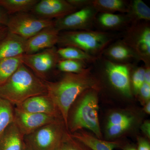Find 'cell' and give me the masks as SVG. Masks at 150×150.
Listing matches in <instances>:
<instances>
[{
	"instance_id": "cell-39",
	"label": "cell",
	"mask_w": 150,
	"mask_h": 150,
	"mask_svg": "<svg viewBox=\"0 0 150 150\" xmlns=\"http://www.w3.org/2000/svg\"><path fill=\"white\" fill-rule=\"evenodd\" d=\"M23 150H32L31 149H30V148L25 143V146L24 149H23Z\"/></svg>"
},
{
	"instance_id": "cell-36",
	"label": "cell",
	"mask_w": 150,
	"mask_h": 150,
	"mask_svg": "<svg viewBox=\"0 0 150 150\" xmlns=\"http://www.w3.org/2000/svg\"><path fill=\"white\" fill-rule=\"evenodd\" d=\"M8 30L6 26H0V41L6 35Z\"/></svg>"
},
{
	"instance_id": "cell-2",
	"label": "cell",
	"mask_w": 150,
	"mask_h": 150,
	"mask_svg": "<svg viewBox=\"0 0 150 150\" xmlns=\"http://www.w3.org/2000/svg\"><path fill=\"white\" fill-rule=\"evenodd\" d=\"M47 93L44 81L23 64L8 80L0 86V97L15 106L31 97Z\"/></svg>"
},
{
	"instance_id": "cell-22",
	"label": "cell",
	"mask_w": 150,
	"mask_h": 150,
	"mask_svg": "<svg viewBox=\"0 0 150 150\" xmlns=\"http://www.w3.org/2000/svg\"><path fill=\"white\" fill-rule=\"evenodd\" d=\"M57 53L60 59H69L84 62L86 64L94 63L99 58L91 56L81 49L71 46L59 47Z\"/></svg>"
},
{
	"instance_id": "cell-10",
	"label": "cell",
	"mask_w": 150,
	"mask_h": 150,
	"mask_svg": "<svg viewBox=\"0 0 150 150\" xmlns=\"http://www.w3.org/2000/svg\"><path fill=\"white\" fill-rule=\"evenodd\" d=\"M131 64H118L105 59L104 71L112 87L127 97L132 96L131 81Z\"/></svg>"
},
{
	"instance_id": "cell-26",
	"label": "cell",
	"mask_w": 150,
	"mask_h": 150,
	"mask_svg": "<svg viewBox=\"0 0 150 150\" xmlns=\"http://www.w3.org/2000/svg\"><path fill=\"white\" fill-rule=\"evenodd\" d=\"M87 65L84 62L76 60L59 59L56 68L65 73L80 74L88 71L89 68H87Z\"/></svg>"
},
{
	"instance_id": "cell-31",
	"label": "cell",
	"mask_w": 150,
	"mask_h": 150,
	"mask_svg": "<svg viewBox=\"0 0 150 150\" xmlns=\"http://www.w3.org/2000/svg\"><path fill=\"white\" fill-rule=\"evenodd\" d=\"M139 94L142 100L145 102L149 101L150 99V84L144 83L140 88Z\"/></svg>"
},
{
	"instance_id": "cell-25",
	"label": "cell",
	"mask_w": 150,
	"mask_h": 150,
	"mask_svg": "<svg viewBox=\"0 0 150 150\" xmlns=\"http://www.w3.org/2000/svg\"><path fill=\"white\" fill-rule=\"evenodd\" d=\"M14 107L10 103L0 97V134L14 121Z\"/></svg>"
},
{
	"instance_id": "cell-11",
	"label": "cell",
	"mask_w": 150,
	"mask_h": 150,
	"mask_svg": "<svg viewBox=\"0 0 150 150\" xmlns=\"http://www.w3.org/2000/svg\"><path fill=\"white\" fill-rule=\"evenodd\" d=\"M78 10L67 0L38 1L29 12L38 17L55 20Z\"/></svg>"
},
{
	"instance_id": "cell-23",
	"label": "cell",
	"mask_w": 150,
	"mask_h": 150,
	"mask_svg": "<svg viewBox=\"0 0 150 150\" xmlns=\"http://www.w3.org/2000/svg\"><path fill=\"white\" fill-rule=\"evenodd\" d=\"M38 0H0V7L8 16L21 13L29 12Z\"/></svg>"
},
{
	"instance_id": "cell-18",
	"label": "cell",
	"mask_w": 150,
	"mask_h": 150,
	"mask_svg": "<svg viewBox=\"0 0 150 150\" xmlns=\"http://www.w3.org/2000/svg\"><path fill=\"white\" fill-rule=\"evenodd\" d=\"M130 24L126 14L98 13L95 21V26L104 30H117Z\"/></svg>"
},
{
	"instance_id": "cell-12",
	"label": "cell",
	"mask_w": 150,
	"mask_h": 150,
	"mask_svg": "<svg viewBox=\"0 0 150 150\" xmlns=\"http://www.w3.org/2000/svg\"><path fill=\"white\" fill-rule=\"evenodd\" d=\"M58 120L59 118L51 115L25 112L14 107L13 122L24 137Z\"/></svg>"
},
{
	"instance_id": "cell-6",
	"label": "cell",
	"mask_w": 150,
	"mask_h": 150,
	"mask_svg": "<svg viewBox=\"0 0 150 150\" xmlns=\"http://www.w3.org/2000/svg\"><path fill=\"white\" fill-rule=\"evenodd\" d=\"M54 25V20L44 19L30 12L10 16L6 27L8 32L27 40L42 30Z\"/></svg>"
},
{
	"instance_id": "cell-13",
	"label": "cell",
	"mask_w": 150,
	"mask_h": 150,
	"mask_svg": "<svg viewBox=\"0 0 150 150\" xmlns=\"http://www.w3.org/2000/svg\"><path fill=\"white\" fill-rule=\"evenodd\" d=\"M59 33L54 25L42 30L26 40L24 54H35L55 47L58 43Z\"/></svg>"
},
{
	"instance_id": "cell-15",
	"label": "cell",
	"mask_w": 150,
	"mask_h": 150,
	"mask_svg": "<svg viewBox=\"0 0 150 150\" xmlns=\"http://www.w3.org/2000/svg\"><path fill=\"white\" fill-rule=\"evenodd\" d=\"M102 54L106 59L118 64H131L132 61H139L134 51L122 40L110 44Z\"/></svg>"
},
{
	"instance_id": "cell-17",
	"label": "cell",
	"mask_w": 150,
	"mask_h": 150,
	"mask_svg": "<svg viewBox=\"0 0 150 150\" xmlns=\"http://www.w3.org/2000/svg\"><path fill=\"white\" fill-rule=\"evenodd\" d=\"M24 136L13 122L0 134V150H23Z\"/></svg>"
},
{
	"instance_id": "cell-40",
	"label": "cell",
	"mask_w": 150,
	"mask_h": 150,
	"mask_svg": "<svg viewBox=\"0 0 150 150\" xmlns=\"http://www.w3.org/2000/svg\"><path fill=\"white\" fill-rule=\"evenodd\" d=\"M54 150H59V147L58 148H57V149H56Z\"/></svg>"
},
{
	"instance_id": "cell-3",
	"label": "cell",
	"mask_w": 150,
	"mask_h": 150,
	"mask_svg": "<svg viewBox=\"0 0 150 150\" xmlns=\"http://www.w3.org/2000/svg\"><path fill=\"white\" fill-rule=\"evenodd\" d=\"M113 38L112 34L101 30L64 31L59 33L57 44L60 47H75L99 58Z\"/></svg>"
},
{
	"instance_id": "cell-37",
	"label": "cell",
	"mask_w": 150,
	"mask_h": 150,
	"mask_svg": "<svg viewBox=\"0 0 150 150\" xmlns=\"http://www.w3.org/2000/svg\"><path fill=\"white\" fill-rule=\"evenodd\" d=\"M144 110L145 112L147 114H150V101H148L146 103L145 105L144 108Z\"/></svg>"
},
{
	"instance_id": "cell-4",
	"label": "cell",
	"mask_w": 150,
	"mask_h": 150,
	"mask_svg": "<svg viewBox=\"0 0 150 150\" xmlns=\"http://www.w3.org/2000/svg\"><path fill=\"white\" fill-rule=\"evenodd\" d=\"M98 89L93 88L85 92L83 97L73 114L70 129L72 132L85 128L90 130L97 138L102 137L98 118Z\"/></svg>"
},
{
	"instance_id": "cell-21",
	"label": "cell",
	"mask_w": 150,
	"mask_h": 150,
	"mask_svg": "<svg viewBox=\"0 0 150 150\" xmlns=\"http://www.w3.org/2000/svg\"><path fill=\"white\" fill-rule=\"evenodd\" d=\"M130 24L150 21V8L142 0H133L129 2V11L126 13Z\"/></svg>"
},
{
	"instance_id": "cell-29",
	"label": "cell",
	"mask_w": 150,
	"mask_h": 150,
	"mask_svg": "<svg viewBox=\"0 0 150 150\" xmlns=\"http://www.w3.org/2000/svg\"><path fill=\"white\" fill-rule=\"evenodd\" d=\"M133 122H129L117 125H107L106 134L108 138L119 136L130 128Z\"/></svg>"
},
{
	"instance_id": "cell-20",
	"label": "cell",
	"mask_w": 150,
	"mask_h": 150,
	"mask_svg": "<svg viewBox=\"0 0 150 150\" xmlns=\"http://www.w3.org/2000/svg\"><path fill=\"white\" fill-rule=\"evenodd\" d=\"M91 4L98 13L126 14L129 2L124 0H92Z\"/></svg>"
},
{
	"instance_id": "cell-9",
	"label": "cell",
	"mask_w": 150,
	"mask_h": 150,
	"mask_svg": "<svg viewBox=\"0 0 150 150\" xmlns=\"http://www.w3.org/2000/svg\"><path fill=\"white\" fill-rule=\"evenodd\" d=\"M59 59L55 46L35 54H23L22 62L38 77L44 81L47 80L48 74L56 68Z\"/></svg>"
},
{
	"instance_id": "cell-28",
	"label": "cell",
	"mask_w": 150,
	"mask_h": 150,
	"mask_svg": "<svg viewBox=\"0 0 150 150\" xmlns=\"http://www.w3.org/2000/svg\"><path fill=\"white\" fill-rule=\"evenodd\" d=\"M145 67H137L133 71L131 81V88L134 93L138 94L141 88L144 83Z\"/></svg>"
},
{
	"instance_id": "cell-30",
	"label": "cell",
	"mask_w": 150,
	"mask_h": 150,
	"mask_svg": "<svg viewBox=\"0 0 150 150\" xmlns=\"http://www.w3.org/2000/svg\"><path fill=\"white\" fill-rule=\"evenodd\" d=\"M134 118L132 116L120 113L114 112L109 116L107 125H117L129 122H133Z\"/></svg>"
},
{
	"instance_id": "cell-34",
	"label": "cell",
	"mask_w": 150,
	"mask_h": 150,
	"mask_svg": "<svg viewBox=\"0 0 150 150\" xmlns=\"http://www.w3.org/2000/svg\"><path fill=\"white\" fill-rule=\"evenodd\" d=\"M137 150H150L149 143L144 139H139Z\"/></svg>"
},
{
	"instance_id": "cell-16",
	"label": "cell",
	"mask_w": 150,
	"mask_h": 150,
	"mask_svg": "<svg viewBox=\"0 0 150 150\" xmlns=\"http://www.w3.org/2000/svg\"><path fill=\"white\" fill-rule=\"evenodd\" d=\"M26 40L8 32L0 41V60L23 55L25 53Z\"/></svg>"
},
{
	"instance_id": "cell-8",
	"label": "cell",
	"mask_w": 150,
	"mask_h": 150,
	"mask_svg": "<svg viewBox=\"0 0 150 150\" xmlns=\"http://www.w3.org/2000/svg\"><path fill=\"white\" fill-rule=\"evenodd\" d=\"M98 13L91 4L62 18L55 20L54 26L60 32L93 30Z\"/></svg>"
},
{
	"instance_id": "cell-7",
	"label": "cell",
	"mask_w": 150,
	"mask_h": 150,
	"mask_svg": "<svg viewBox=\"0 0 150 150\" xmlns=\"http://www.w3.org/2000/svg\"><path fill=\"white\" fill-rule=\"evenodd\" d=\"M123 42L132 49L139 61L150 65V27L149 22L130 25L126 30Z\"/></svg>"
},
{
	"instance_id": "cell-1",
	"label": "cell",
	"mask_w": 150,
	"mask_h": 150,
	"mask_svg": "<svg viewBox=\"0 0 150 150\" xmlns=\"http://www.w3.org/2000/svg\"><path fill=\"white\" fill-rule=\"evenodd\" d=\"M91 70L89 68L82 74L65 73L61 79L56 82L44 81L47 94L54 103L67 129L69 112L75 100L88 90L99 88L98 81L91 75Z\"/></svg>"
},
{
	"instance_id": "cell-14",
	"label": "cell",
	"mask_w": 150,
	"mask_h": 150,
	"mask_svg": "<svg viewBox=\"0 0 150 150\" xmlns=\"http://www.w3.org/2000/svg\"><path fill=\"white\" fill-rule=\"evenodd\" d=\"M15 107L25 112L46 114L56 118H59L60 115L47 93L31 97Z\"/></svg>"
},
{
	"instance_id": "cell-27",
	"label": "cell",
	"mask_w": 150,
	"mask_h": 150,
	"mask_svg": "<svg viewBox=\"0 0 150 150\" xmlns=\"http://www.w3.org/2000/svg\"><path fill=\"white\" fill-rule=\"evenodd\" d=\"M60 150H91L83 144L65 133L59 146Z\"/></svg>"
},
{
	"instance_id": "cell-33",
	"label": "cell",
	"mask_w": 150,
	"mask_h": 150,
	"mask_svg": "<svg viewBox=\"0 0 150 150\" xmlns=\"http://www.w3.org/2000/svg\"><path fill=\"white\" fill-rule=\"evenodd\" d=\"M9 16L6 11L0 7V26H6Z\"/></svg>"
},
{
	"instance_id": "cell-32",
	"label": "cell",
	"mask_w": 150,
	"mask_h": 150,
	"mask_svg": "<svg viewBox=\"0 0 150 150\" xmlns=\"http://www.w3.org/2000/svg\"><path fill=\"white\" fill-rule=\"evenodd\" d=\"M73 6L78 10L91 4V0H67Z\"/></svg>"
},
{
	"instance_id": "cell-38",
	"label": "cell",
	"mask_w": 150,
	"mask_h": 150,
	"mask_svg": "<svg viewBox=\"0 0 150 150\" xmlns=\"http://www.w3.org/2000/svg\"><path fill=\"white\" fill-rule=\"evenodd\" d=\"M123 150H137V149L133 146H127L123 149Z\"/></svg>"
},
{
	"instance_id": "cell-35",
	"label": "cell",
	"mask_w": 150,
	"mask_h": 150,
	"mask_svg": "<svg viewBox=\"0 0 150 150\" xmlns=\"http://www.w3.org/2000/svg\"><path fill=\"white\" fill-rule=\"evenodd\" d=\"M143 133L148 137H150V123L149 121H147L142 124L141 127Z\"/></svg>"
},
{
	"instance_id": "cell-5",
	"label": "cell",
	"mask_w": 150,
	"mask_h": 150,
	"mask_svg": "<svg viewBox=\"0 0 150 150\" xmlns=\"http://www.w3.org/2000/svg\"><path fill=\"white\" fill-rule=\"evenodd\" d=\"M64 133L58 120L24 136V141L32 150H54L60 146Z\"/></svg>"
},
{
	"instance_id": "cell-19",
	"label": "cell",
	"mask_w": 150,
	"mask_h": 150,
	"mask_svg": "<svg viewBox=\"0 0 150 150\" xmlns=\"http://www.w3.org/2000/svg\"><path fill=\"white\" fill-rule=\"evenodd\" d=\"M70 135L91 150H113L121 146L117 142L104 141L84 132Z\"/></svg>"
},
{
	"instance_id": "cell-24",
	"label": "cell",
	"mask_w": 150,
	"mask_h": 150,
	"mask_svg": "<svg viewBox=\"0 0 150 150\" xmlns=\"http://www.w3.org/2000/svg\"><path fill=\"white\" fill-rule=\"evenodd\" d=\"M22 56L0 60V86L8 80L22 64Z\"/></svg>"
}]
</instances>
